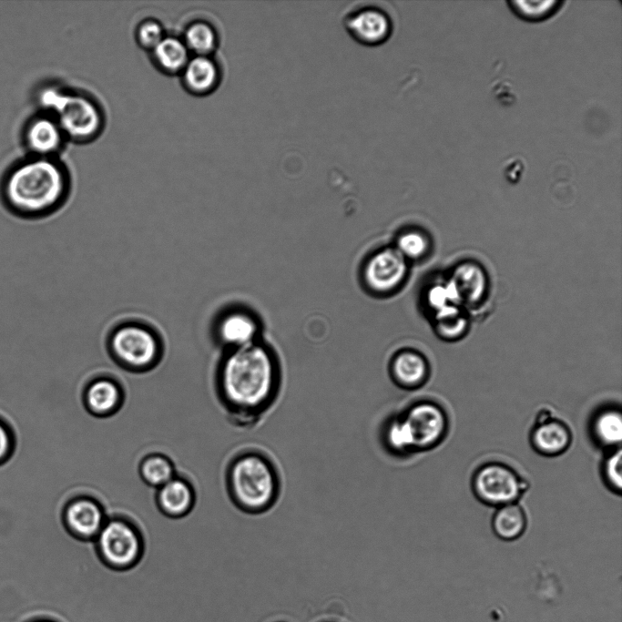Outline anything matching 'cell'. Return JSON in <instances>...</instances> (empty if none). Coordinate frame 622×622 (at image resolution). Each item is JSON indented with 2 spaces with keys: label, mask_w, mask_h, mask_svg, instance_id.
I'll list each match as a JSON object with an SVG mask.
<instances>
[{
  "label": "cell",
  "mask_w": 622,
  "mask_h": 622,
  "mask_svg": "<svg viewBox=\"0 0 622 622\" xmlns=\"http://www.w3.org/2000/svg\"><path fill=\"white\" fill-rule=\"evenodd\" d=\"M215 391L228 422L236 429L250 431L276 409L281 382L269 353L253 342L232 349L222 360Z\"/></svg>",
  "instance_id": "cell-1"
},
{
  "label": "cell",
  "mask_w": 622,
  "mask_h": 622,
  "mask_svg": "<svg viewBox=\"0 0 622 622\" xmlns=\"http://www.w3.org/2000/svg\"><path fill=\"white\" fill-rule=\"evenodd\" d=\"M227 496L240 513L262 516L280 504L285 488L282 466L266 446L250 444L236 450L224 470Z\"/></svg>",
  "instance_id": "cell-2"
},
{
  "label": "cell",
  "mask_w": 622,
  "mask_h": 622,
  "mask_svg": "<svg viewBox=\"0 0 622 622\" xmlns=\"http://www.w3.org/2000/svg\"><path fill=\"white\" fill-rule=\"evenodd\" d=\"M69 187L68 176L53 158L25 161L6 176L3 200L15 215L24 219L45 217L65 201Z\"/></svg>",
  "instance_id": "cell-3"
},
{
  "label": "cell",
  "mask_w": 622,
  "mask_h": 622,
  "mask_svg": "<svg viewBox=\"0 0 622 622\" xmlns=\"http://www.w3.org/2000/svg\"><path fill=\"white\" fill-rule=\"evenodd\" d=\"M39 104L56 120L66 138L87 142L102 131L104 116L99 106L79 93L46 87L38 96Z\"/></svg>",
  "instance_id": "cell-4"
},
{
  "label": "cell",
  "mask_w": 622,
  "mask_h": 622,
  "mask_svg": "<svg viewBox=\"0 0 622 622\" xmlns=\"http://www.w3.org/2000/svg\"><path fill=\"white\" fill-rule=\"evenodd\" d=\"M97 560L116 571L129 570L145 557L147 544L140 526L122 514L107 516L93 541Z\"/></svg>",
  "instance_id": "cell-5"
},
{
  "label": "cell",
  "mask_w": 622,
  "mask_h": 622,
  "mask_svg": "<svg viewBox=\"0 0 622 622\" xmlns=\"http://www.w3.org/2000/svg\"><path fill=\"white\" fill-rule=\"evenodd\" d=\"M111 355L131 372H147L158 363L161 341L154 330L138 321H126L112 330L108 338Z\"/></svg>",
  "instance_id": "cell-6"
},
{
  "label": "cell",
  "mask_w": 622,
  "mask_h": 622,
  "mask_svg": "<svg viewBox=\"0 0 622 622\" xmlns=\"http://www.w3.org/2000/svg\"><path fill=\"white\" fill-rule=\"evenodd\" d=\"M415 455L431 451L446 436V412L430 399H415L396 408Z\"/></svg>",
  "instance_id": "cell-7"
},
{
  "label": "cell",
  "mask_w": 622,
  "mask_h": 622,
  "mask_svg": "<svg viewBox=\"0 0 622 622\" xmlns=\"http://www.w3.org/2000/svg\"><path fill=\"white\" fill-rule=\"evenodd\" d=\"M472 488L482 503L499 507L517 503L527 490V483L511 466L489 462L474 473Z\"/></svg>",
  "instance_id": "cell-8"
},
{
  "label": "cell",
  "mask_w": 622,
  "mask_h": 622,
  "mask_svg": "<svg viewBox=\"0 0 622 622\" xmlns=\"http://www.w3.org/2000/svg\"><path fill=\"white\" fill-rule=\"evenodd\" d=\"M107 516L102 502L89 494L71 496L61 511V522L65 530L81 542H93Z\"/></svg>",
  "instance_id": "cell-9"
},
{
  "label": "cell",
  "mask_w": 622,
  "mask_h": 622,
  "mask_svg": "<svg viewBox=\"0 0 622 622\" xmlns=\"http://www.w3.org/2000/svg\"><path fill=\"white\" fill-rule=\"evenodd\" d=\"M342 25L348 35L358 44L377 46L391 37L393 24L389 14L381 7L365 5L347 13Z\"/></svg>",
  "instance_id": "cell-10"
},
{
  "label": "cell",
  "mask_w": 622,
  "mask_h": 622,
  "mask_svg": "<svg viewBox=\"0 0 622 622\" xmlns=\"http://www.w3.org/2000/svg\"><path fill=\"white\" fill-rule=\"evenodd\" d=\"M374 435L379 450L388 460L403 464L416 456L396 408L380 417Z\"/></svg>",
  "instance_id": "cell-11"
},
{
  "label": "cell",
  "mask_w": 622,
  "mask_h": 622,
  "mask_svg": "<svg viewBox=\"0 0 622 622\" xmlns=\"http://www.w3.org/2000/svg\"><path fill=\"white\" fill-rule=\"evenodd\" d=\"M125 389L110 376H98L90 380L82 393V402L87 412L97 418L115 415L124 405Z\"/></svg>",
  "instance_id": "cell-12"
},
{
  "label": "cell",
  "mask_w": 622,
  "mask_h": 622,
  "mask_svg": "<svg viewBox=\"0 0 622 622\" xmlns=\"http://www.w3.org/2000/svg\"><path fill=\"white\" fill-rule=\"evenodd\" d=\"M571 442L572 433L566 423L554 418L548 411L539 413L530 433V443L536 453L556 456L565 453Z\"/></svg>",
  "instance_id": "cell-13"
},
{
  "label": "cell",
  "mask_w": 622,
  "mask_h": 622,
  "mask_svg": "<svg viewBox=\"0 0 622 622\" xmlns=\"http://www.w3.org/2000/svg\"><path fill=\"white\" fill-rule=\"evenodd\" d=\"M155 501L163 515L178 519L187 516L193 510L197 494L193 484L185 476L177 474L156 489Z\"/></svg>",
  "instance_id": "cell-14"
},
{
  "label": "cell",
  "mask_w": 622,
  "mask_h": 622,
  "mask_svg": "<svg viewBox=\"0 0 622 622\" xmlns=\"http://www.w3.org/2000/svg\"><path fill=\"white\" fill-rule=\"evenodd\" d=\"M406 269L405 258L396 249H386L369 260L365 277L373 289L387 291L403 280Z\"/></svg>",
  "instance_id": "cell-15"
},
{
  "label": "cell",
  "mask_w": 622,
  "mask_h": 622,
  "mask_svg": "<svg viewBox=\"0 0 622 622\" xmlns=\"http://www.w3.org/2000/svg\"><path fill=\"white\" fill-rule=\"evenodd\" d=\"M445 288L453 304H474L479 301L485 292L486 278L479 266L465 262L455 268Z\"/></svg>",
  "instance_id": "cell-16"
},
{
  "label": "cell",
  "mask_w": 622,
  "mask_h": 622,
  "mask_svg": "<svg viewBox=\"0 0 622 622\" xmlns=\"http://www.w3.org/2000/svg\"><path fill=\"white\" fill-rule=\"evenodd\" d=\"M66 137L51 115L33 118L25 130V141L29 150L39 158H52L62 148Z\"/></svg>",
  "instance_id": "cell-17"
},
{
  "label": "cell",
  "mask_w": 622,
  "mask_h": 622,
  "mask_svg": "<svg viewBox=\"0 0 622 622\" xmlns=\"http://www.w3.org/2000/svg\"><path fill=\"white\" fill-rule=\"evenodd\" d=\"M180 76L184 87L196 96L211 93L220 81L219 67L210 56H190Z\"/></svg>",
  "instance_id": "cell-18"
},
{
  "label": "cell",
  "mask_w": 622,
  "mask_h": 622,
  "mask_svg": "<svg viewBox=\"0 0 622 622\" xmlns=\"http://www.w3.org/2000/svg\"><path fill=\"white\" fill-rule=\"evenodd\" d=\"M215 331L222 344L237 349L254 342L257 326L246 313L229 311L217 321Z\"/></svg>",
  "instance_id": "cell-19"
},
{
  "label": "cell",
  "mask_w": 622,
  "mask_h": 622,
  "mask_svg": "<svg viewBox=\"0 0 622 622\" xmlns=\"http://www.w3.org/2000/svg\"><path fill=\"white\" fill-rule=\"evenodd\" d=\"M150 52L155 65L168 75H180L191 56L183 40L172 36H165Z\"/></svg>",
  "instance_id": "cell-20"
},
{
  "label": "cell",
  "mask_w": 622,
  "mask_h": 622,
  "mask_svg": "<svg viewBox=\"0 0 622 622\" xmlns=\"http://www.w3.org/2000/svg\"><path fill=\"white\" fill-rule=\"evenodd\" d=\"M428 376L424 359L413 352L400 354L393 364V378L396 384L405 390L421 387Z\"/></svg>",
  "instance_id": "cell-21"
},
{
  "label": "cell",
  "mask_w": 622,
  "mask_h": 622,
  "mask_svg": "<svg viewBox=\"0 0 622 622\" xmlns=\"http://www.w3.org/2000/svg\"><path fill=\"white\" fill-rule=\"evenodd\" d=\"M526 525L525 512L518 503L497 507L492 518L494 533L505 541L519 538L525 531Z\"/></svg>",
  "instance_id": "cell-22"
},
{
  "label": "cell",
  "mask_w": 622,
  "mask_h": 622,
  "mask_svg": "<svg viewBox=\"0 0 622 622\" xmlns=\"http://www.w3.org/2000/svg\"><path fill=\"white\" fill-rule=\"evenodd\" d=\"M138 474L148 486L158 489L176 474L173 461L161 453H150L145 455L138 464Z\"/></svg>",
  "instance_id": "cell-23"
},
{
  "label": "cell",
  "mask_w": 622,
  "mask_h": 622,
  "mask_svg": "<svg viewBox=\"0 0 622 622\" xmlns=\"http://www.w3.org/2000/svg\"><path fill=\"white\" fill-rule=\"evenodd\" d=\"M595 440L612 450L619 447L622 439V416L619 410L608 408L599 412L592 423Z\"/></svg>",
  "instance_id": "cell-24"
},
{
  "label": "cell",
  "mask_w": 622,
  "mask_h": 622,
  "mask_svg": "<svg viewBox=\"0 0 622 622\" xmlns=\"http://www.w3.org/2000/svg\"><path fill=\"white\" fill-rule=\"evenodd\" d=\"M182 40L193 56H210L219 43L215 28L202 20L190 23L184 31Z\"/></svg>",
  "instance_id": "cell-25"
},
{
  "label": "cell",
  "mask_w": 622,
  "mask_h": 622,
  "mask_svg": "<svg viewBox=\"0 0 622 622\" xmlns=\"http://www.w3.org/2000/svg\"><path fill=\"white\" fill-rule=\"evenodd\" d=\"M436 328L443 337L451 339L461 335L466 327V320L461 315L457 305L450 304L435 312Z\"/></svg>",
  "instance_id": "cell-26"
},
{
  "label": "cell",
  "mask_w": 622,
  "mask_h": 622,
  "mask_svg": "<svg viewBox=\"0 0 622 622\" xmlns=\"http://www.w3.org/2000/svg\"><path fill=\"white\" fill-rule=\"evenodd\" d=\"M514 12L527 20H540L549 17L560 8L563 2L558 1H512L509 2Z\"/></svg>",
  "instance_id": "cell-27"
},
{
  "label": "cell",
  "mask_w": 622,
  "mask_h": 622,
  "mask_svg": "<svg viewBox=\"0 0 622 622\" xmlns=\"http://www.w3.org/2000/svg\"><path fill=\"white\" fill-rule=\"evenodd\" d=\"M164 36L161 24L152 18L140 22L136 29L138 44L148 51H152Z\"/></svg>",
  "instance_id": "cell-28"
},
{
  "label": "cell",
  "mask_w": 622,
  "mask_h": 622,
  "mask_svg": "<svg viewBox=\"0 0 622 622\" xmlns=\"http://www.w3.org/2000/svg\"><path fill=\"white\" fill-rule=\"evenodd\" d=\"M621 448L617 447L609 450L602 463V474L608 487L615 491H620L622 485L621 478Z\"/></svg>",
  "instance_id": "cell-29"
},
{
  "label": "cell",
  "mask_w": 622,
  "mask_h": 622,
  "mask_svg": "<svg viewBox=\"0 0 622 622\" xmlns=\"http://www.w3.org/2000/svg\"><path fill=\"white\" fill-rule=\"evenodd\" d=\"M428 242L424 236L416 231L406 232L397 241V250L404 257L416 259L424 254Z\"/></svg>",
  "instance_id": "cell-30"
},
{
  "label": "cell",
  "mask_w": 622,
  "mask_h": 622,
  "mask_svg": "<svg viewBox=\"0 0 622 622\" xmlns=\"http://www.w3.org/2000/svg\"><path fill=\"white\" fill-rule=\"evenodd\" d=\"M427 301L430 307L433 308L435 312L450 304H453L449 299L445 285H436L432 287L427 294Z\"/></svg>",
  "instance_id": "cell-31"
},
{
  "label": "cell",
  "mask_w": 622,
  "mask_h": 622,
  "mask_svg": "<svg viewBox=\"0 0 622 622\" xmlns=\"http://www.w3.org/2000/svg\"><path fill=\"white\" fill-rule=\"evenodd\" d=\"M14 446V436L7 424L0 421V464L10 455Z\"/></svg>",
  "instance_id": "cell-32"
},
{
  "label": "cell",
  "mask_w": 622,
  "mask_h": 622,
  "mask_svg": "<svg viewBox=\"0 0 622 622\" xmlns=\"http://www.w3.org/2000/svg\"><path fill=\"white\" fill-rule=\"evenodd\" d=\"M36 622H55V621L50 620V619H44V620H39V621H36Z\"/></svg>",
  "instance_id": "cell-33"
},
{
  "label": "cell",
  "mask_w": 622,
  "mask_h": 622,
  "mask_svg": "<svg viewBox=\"0 0 622 622\" xmlns=\"http://www.w3.org/2000/svg\"><path fill=\"white\" fill-rule=\"evenodd\" d=\"M322 622H337V621H322Z\"/></svg>",
  "instance_id": "cell-34"
},
{
  "label": "cell",
  "mask_w": 622,
  "mask_h": 622,
  "mask_svg": "<svg viewBox=\"0 0 622 622\" xmlns=\"http://www.w3.org/2000/svg\"><path fill=\"white\" fill-rule=\"evenodd\" d=\"M278 622H283V621H278Z\"/></svg>",
  "instance_id": "cell-35"
}]
</instances>
